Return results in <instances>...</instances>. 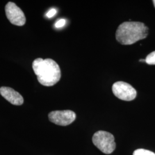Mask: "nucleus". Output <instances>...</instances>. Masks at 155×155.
I'll use <instances>...</instances> for the list:
<instances>
[{
	"label": "nucleus",
	"mask_w": 155,
	"mask_h": 155,
	"mask_svg": "<svg viewBox=\"0 0 155 155\" xmlns=\"http://www.w3.org/2000/svg\"><path fill=\"white\" fill-rule=\"evenodd\" d=\"M66 21L64 19H61L58 20L57 22H56L55 24V27L56 28H60L64 27L66 24Z\"/></svg>",
	"instance_id": "obj_10"
},
{
	"label": "nucleus",
	"mask_w": 155,
	"mask_h": 155,
	"mask_svg": "<svg viewBox=\"0 0 155 155\" xmlns=\"http://www.w3.org/2000/svg\"><path fill=\"white\" fill-rule=\"evenodd\" d=\"M48 118L51 122L61 126H67L74 122L76 118L75 113L71 110L53 111L50 112Z\"/></svg>",
	"instance_id": "obj_6"
},
{
	"label": "nucleus",
	"mask_w": 155,
	"mask_h": 155,
	"mask_svg": "<svg viewBox=\"0 0 155 155\" xmlns=\"http://www.w3.org/2000/svg\"><path fill=\"white\" fill-rule=\"evenodd\" d=\"M145 62L150 65L155 64V51L150 53L145 59Z\"/></svg>",
	"instance_id": "obj_9"
},
{
	"label": "nucleus",
	"mask_w": 155,
	"mask_h": 155,
	"mask_svg": "<svg viewBox=\"0 0 155 155\" xmlns=\"http://www.w3.org/2000/svg\"><path fill=\"white\" fill-rule=\"evenodd\" d=\"M133 155H155V153L149 150L138 149L134 151Z\"/></svg>",
	"instance_id": "obj_8"
},
{
	"label": "nucleus",
	"mask_w": 155,
	"mask_h": 155,
	"mask_svg": "<svg viewBox=\"0 0 155 155\" xmlns=\"http://www.w3.org/2000/svg\"><path fill=\"white\" fill-rule=\"evenodd\" d=\"M112 91L118 98L126 101L134 100L137 95L136 90L130 84L122 81L114 83L112 86Z\"/></svg>",
	"instance_id": "obj_4"
},
{
	"label": "nucleus",
	"mask_w": 155,
	"mask_h": 155,
	"mask_svg": "<svg viewBox=\"0 0 155 155\" xmlns=\"http://www.w3.org/2000/svg\"><path fill=\"white\" fill-rule=\"evenodd\" d=\"M148 28L144 23L126 21L120 24L117 29L116 38L122 45H131L148 36Z\"/></svg>",
	"instance_id": "obj_2"
},
{
	"label": "nucleus",
	"mask_w": 155,
	"mask_h": 155,
	"mask_svg": "<svg viewBox=\"0 0 155 155\" xmlns=\"http://www.w3.org/2000/svg\"><path fill=\"white\" fill-rule=\"evenodd\" d=\"M94 145L105 154H110L116 147L114 136L109 132L99 130L94 133L93 136Z\"/></svg>",
	"instance_id": "obj_3"
},
{
	"label": "nucleus",
	"mask_w": 155,
	"mask_h": 155,
	"mask_svg": "<svg viewBox=\"0 0 155 155\" xmlns=\"http://www.w3.org/2000/svg\"><path fill=\"white\" fill-rule=\"evenodd\" d=\"M5 13L9 21L17 26H22L26 22V18L22 10L12 2H9L5 6Z\"/></svg>",
	"instance_id": "obj_5"
},
{
	"label": "nucleus",
	"mask_w": 155,
	"mask_h": 155,
	"mask_svg": "<svg viewBox=\"0 0 155 155\" xmlns=\"http://www.w3.org/2000/svg\"><path fill=\"white\" fill-rule=\"evenodd\" d=\"M140 61H143H143H145V59H140Z\"/></svg>",
	"instance_id": "obj_12"
},
{
	"label": "nucleus",
	"mask_w": 155,
	"mask_h": 155,
	"mask_svg": "<svg viewBox=\"0 0 155 155\" xmlns=\"http://www.w3.org/2000/svg\"><path fill=\"white\" fill-rule=\"evenodd\" d=\"M32 68L39 83L45 86H52L61 79V68L51 59L38 58L33 61Z\"/></svg>",
	"instance_id": "obj_1"
},
{
	"label": "nucleus",
	"mask_w": 155,
	"mask_h": 155,
	"mask_svg": "<svg viewBox=\"0 0 155 155\" xmlns=\"http://www.w3.org/2000/svg\"><path fill=\"white\" fill-rule=\"evenodd\" d=\"M0 94L12 105H21L24 103L22 95L11 87L4 86L0 87Z\"/></svg>",
	"instance_id": "obj_7"
},
{
	"label": "nucleus",
	"mask_w": 155,
	"mask_h": 155,
	"mask_svg": "<svg viewBox=\"0 0 155 155\" xmlns=\"http://www.w3.org/2000/svg\"><path fill=\"white\" fill-rule=\"evenodd\" d=\"M153 4H154V6H155V0L153 1Z\"/></svg>",
	"instance_id": "obj_13"
},
{
	"label": "nucleus",
	"mask_w": 155,
	"mask_h": 155,
	"mask_svg": "<svg viewBox=\"0 0 155 155\" xmlns=\"http://www.w3.org/2000/svg\"><path fill=\"white\" fill-rule=\"evenodd\" d=\"M56 12H57V11H56L55 9L52 8V9H50V11L47 12V13L46 14V16L48 17V18H51V17L54 16V15H55Z\"/></svg>",
	"instance_id": "obj_11"
}]
</instances>
